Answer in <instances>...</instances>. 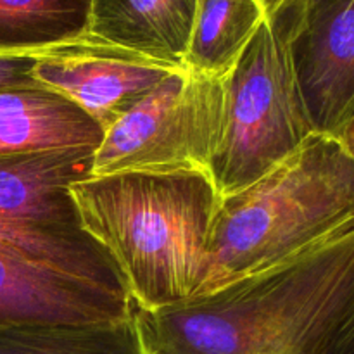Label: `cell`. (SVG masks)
I'll list each match as a JSON object with an SVG mask.
<instances>
[{"label":"cell","mask_w":354,"mask_h":354,"mask_svg":"<svg viewBox=\"0 0 354 354\" xmlns=\"http://www.w3.org/2000/svg\"><path fill=\"white\" fill-rule=\"evenodd\" d=\"M145 354H328L354 315V225L182 303L130 301Z\"/></svg>","instance_id":"cell-1"},{"label":"cell","mask_w":354,"mask_h":354,"mask_svg":"<svg viewBox=\"0 0 354 354\" xmlns=\"http://www.w3.org/2000/svg\"><path fill=\"white\" fill-rule=\"evenodd\" d=\"M85 230L120 270L144 310L196 294L221 196L207 171H124L71 185Z\"/></svg>","instance_id":"cell-2"},{"label":"cell","mask_w":354,"mask_h":354,"mask_svg":"<svg viewBox=\"0 0 354 354\" xmlns=\"http://www.w3.org/2000/svg\"><path fill=\"white\" fill-rule=\"evenodd\" d=\"M353 225L354 161L337 138L313 133L261 178L221 197L194 296L265 272Z\"/></svg>","instance_id":"cell-3"},{"label":"cell","mask_w":354,"mask_h":354,"mask_svg":"<svg viewBox=\"0 0 354 354\" xmlns=\"http://www.w3.org/2000/svg\"><path fill=\"white\" fill-rule=\"evenodd\" d=\"M266 14L223 83V124L209 162L221 197L239 192L289 158L315 133L289 52V0Z\"/></svg>","instance_id":"cell-4"},{"label":"cell","mask_w":354,"mask_h":354,"mask_svg":"<svg viewBox=\"0 0 354 354\" xmlns=\"http://www.w3.org/2000/svg\"><path fill=\"white\" fill-rule=\"evenodd\" d=\"M93 147L0 154V244L37 265L128 297L106 249L85 230L71 185L90 178Z\"/></svg>","instance_id":"cell-5"},{"label":"cell","mask_w":354,"mask_h":354,"mask_svg":"<svg viewBox=\"0 0 354 354\" xmlns=\"http://www.w3.org/2000/svg\"><path fill=\"white\" fill-rule=\"evenodd\" d=\"M221 124V78L175 69L104 131L93 154L92 176L207 171Z\"/></svg>","instance_id":"cell-6"},{"label":"cell","mask_w":354,"mask_h":354,"mask_svg":"<svg viewBox=\"0 0 354 354\" xmlns=\"http://www.w3.org/2000/svg\"><path fill=\"white\" fill-rule=\"evenodd\" d=\"M289 52L313 131L334 135L354 106V0H289Z\"/></svg>","instance_id":"cell-7"},{"label":"cell","mask_w":354,"mask_h":354,"mask_svg":"<svg viewBox=\"0 0 354 354\" xmlns=\"http://www.w3.org/2000/svg\"><path fill=\"white\" fill-rule=\"evenodd\" d=\"M175 69L92 35L37 52L35 82L71 100L106 131Z\"/></svg>","instance_id":"cell-8"},{"label":"cell","mask_w":354,"mask_h":354,"mask_svg":"<svg viewBox=\"0 0 354 354\" xmlns=\"http://www.w3.org/2000/svg\"><path fill=\"white\" fill-rule=\"evenodd\" d=\"M130 317V299L37 265L0 244V327L85 325Z\"/></svg>","instance_id":"cell-9"},{"label":"cell","mask_w":354,"mask_h":354,"mask_svg":"<svg viewBox=\"0 0 354 354\" xmlns=\"http://www.w3.org/2000/svg\"><path fill=\"white\" fill-rule=\"evenodd\" d=\"M197 0H90L88 35L183 68Z\"/></svg>","instance_id":"cell-10"},{"label":"cell","mask_w":354,"mask_h":354,"mask_svg":"<svg viewBox=\"0 0 354 354\" xmlns=\"http://www.w3.org/2000/svg\"><path fill=\"white\" fill-rule=\"evenodd\" d=\"M104 138L95 120L45 86L0 90V154L93 147Z\"/></svg>","instance_id":"cell-11"},{"label":"cell","mask_w":354,"mask_h":354,"mask_svg":"<svg viewBox=\"0 0 354 354\" xmlns=\"http://www.w3.org/2000/svg\"><path fill=\"white\" fill-rule=\"evenodd\" d=\"M265 14V0H197L183 68L223 78L254 37Z\"/></svg>","instance_id":"cell-12"},{"label":"cell","mask_w":354,"mask_h":354,"mask_svg":"<svg viewBox=\"0 0 354 354\" xmlns=\"http://www.w3.org/2000/svg\"><path fill=\"white\" fill-rule=\"evenodd\" d=\"M0 354H145L133 317L85 325L0 327Z\"/></svg>","instance_id":"cell-13"},{"label":"cell","mask_w":354,"mask_h":354,"mask_svg":"<svg viewBox=\"0 0 354 354\" xmlns=\"http://www.w3.org/2000/svg\"><path fill=\"white\" fill-rule=\"evenodd\" d=\"M90 0H0V54H33L88 33Z\"/></svg>","instance_id":"cell-14"},{"label":"cell","mask_w":354,"mask_h":354,"mask_svg":"<svg viewBox=\"0 0 354 354\" xmlns=\"http://www.w3.org/2000/svg\"><path fill=\"white\" fill-rule=\"evenodd\" d=\"M37 64V52L33 54H0V90L37 86L33 68Z\"/></svg>","instance_id":"cell-15"},{"label":"cell","mask_w":354,"mask_h":354,"mask_svg":"<svg viewBox=\"0 0 354 354\" xmlns=\"http://www.w3.org/2000/svg\"><path fill=\"white\" fill-rule=\"evenodd\" d=\"M332 137H335L339 142H341L342 147L346 149V152L351 156V159L354 161V106L351 107L348 116H346V120L342 121L339 130L335 131Z\"/></svg>","instance_id":"cell-16"},{"label":"cell","mask_w":354,"mask_h":354,"mask_svg":"<svg viewBox=\"0 0 354 354\" xmlns=\"http://www.w3.org/2000/svg\"><path fill=\"white\" fill-rule=\"evenodd\" d=\"M328 354H354V315L344 325V328L339 332Z\"/></svg>","instance_id":"cell-17"}]
</instances>
